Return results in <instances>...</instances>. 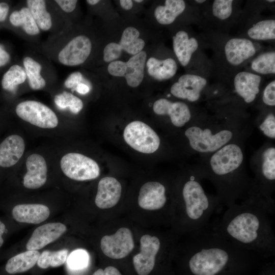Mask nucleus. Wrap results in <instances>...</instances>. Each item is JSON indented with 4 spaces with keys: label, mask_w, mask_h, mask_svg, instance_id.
Here are the masks:
<instances>
[{
    "label": "nucleus",
    "mask_w": 275,
    "mask_h": 275,
    "mask_svg": "<svg viewBox=\"0 0 275 275\" xmlns=\"http://www.w3.org/2000/svg\"><path fill=\"white\" fill-rule=\"evenodd\" d=\"M270 215L262 206L249 200L228 207L210 226L242 249L268 256L275 253V236Z\"/></svg>",
    "instance_id": "obj_1"
},
{
    "label": "nucleus",
    "mask_w": 275,
    "mask_h": 275,
    "mask_svg": "<svg viewBox=\"0 0 275 275\" xmlns=\"http://www.w3.org/2000/svg\"><path fill=\"white\" fill-rule=\"evenodd\" d=\"M187 265L193 275H219L234 264L244 262L253 253L227 240L210 226L189 233Z\"/></svg>",
    "instance_id": "obj_2"
},
{
    "label": "nucleus",
    "mask_w": 275,
    "mask_h": 275,
    "mask_svg": "<svg viewBox=\"0 0 275 275\" xmlns=\"http://www.w3.org/2000/svg\"><path fill=\"white\" fill-rule=\"evenodd\" d=\"M182 196V220L186 231L191 233L207 227L216 211V203L209 199L201 184L193 178L183 185Z\"/></svg>",
    "instance_id": "obj_3"
},
{
    "label": "nucleus",
    "mask_w": 275,
    "mask_h": 275,
    "mask_svg": "<svg viewBox=\"0 0 275 275\" xmlns=\"http://www.w3.org/2000/svg\"><path fill=\"white\" fill-rule=\"evenodd\" d=\"M125 142L133 149L143 153H152L159 148L160 139L147 124L140 121L128 124L124 129Z\"/></svg>",
    "instance_id": "obj_4"
},
{
    "label": "nucleus",
    "mask_w": 275,
    "mask_h": 275,
    "mask_svg": "<svg viewBox=\"0 0 275 275\" xmlns=\"http://www.w3.org/2000/svg\"><path fill=\"white\" fill-rule=\"evenodd\" d=\"M60 166L67 177L76 181L95 179L100 175V168L97 162L80 153L65 154L61 160Z\"/></svg>",
    "instance_id": "obj_5"
},
{
    "label": "nucleus",
    "mask_w": 275,
    "mask_h": 275,
    "mask_svg": "<svg viewBox=\"0 0 275 275\" xmlns=\"http://www.w3.org/2000/svg\"><path fill=\"white\" fill-rule=\"evenodd\" d=\"M15 113L20 119L42 128H53L59 123L54 112L44 104L34 100L18 103Z\"/></svg>",
    "instance_id": "obj_6"
},
{
    "label": "nucleus",
    "mask_w": 275,
    "mask_h": 275,
    "mask_svg": "<svg viewBox=\"0 0 275 275\" xmlns=\"http://www.w3.org/2000/svg\"><path fill=\"white\" fill-rule=\"evenodd\" d=\"M191 147L200 152H211L226 145L232 137V133L228 130H222L213 134L209 129L203 130L192 126L185 131Z\"/></svg>",
    "instance_id": "obj_7"
},
{
    "label": "nucleus",
    "mask_w": 275,
    "mask_h": 275,
    "mask_svg": "<svg viewBox=\"0 0 275 275\" xmlns=\"http://www.w3.org/2000/svg\"><path fill=\"white\" fill-rule=\"evenodd\" d=\"M146 59L147 53L142 50L127 62L116 60L111 62L107 70L112 76L124 77L129 87L136 88L144 79Z\"/></svg>",
    "instance_id": "obj_8"
},
{
    "label": "nucleus",
    "mask_w": 275,
    "mask_h": 275,
    "mask_svg": "<svg viewBox=\"0 0 275 275\" xmlns=\"http://www.w3.org/2000/svg\"><path fill=\"white\" fill-rule=\"evenodd\" d=\"M138 30L128 26L123 31L118 43L111 42L103 49V60L106 62H112L121 57L123 51L132 56L142 51L145 46L144 40L140 38Z\"/></svg>",
    "instance_id": "obj_9"
},
{
    "label": "nucleus",
    "mask_w": 275,
    "mask_h": 275,
    "mask_svg": "<svg viewBox=\"0 0 275 275\" xmlns=\"http://www.w3.org/2000/svg\"><path fill=\"white\" fill-rule=\"evenodd\" d=\"M134 246L133 235L130 229L122 227L111 235H105L101 239L100 247L106 256L114 259L126 257Z\"/></svg>",
    "instance_id": "obj_10"
},
{
    "label": "nucleus",
    "mask_w": 275,
    "mask_h": 275,
    "mask_svg": "<svg viewBox=\"0 0 275 275\" xmlns=\"http://www.w3.org/2000/svg\"><path fill=\"white\" fill-rule=\"evenodd\" d=\"M243 159L240 148L236 144L224 146L211 157V168L217 176L226 175L238 169Z\"/></svg>",
    "instance_id": "obj_11"
},
{
    "label": "nucleus",
    "mask_w": 275,
    "mask_h": 275,
    "mask_svg": "<svg viewBox=\"0 0 275 275\" xmlns=\"http://www.w3.org/2000/svg\"><path fill=\"white\" fill-rule=\"evenodd\" d=\"M161 244L160 239L156 236L144 235L141 237L140 252L133 258V264L138 274L148 275L152 271Z\"/></svg>",
    "instance_id": "obj_12"
},
{
    "label": "nucleus",
    "mask_w": 275,
    "mask_h": 275,
    "mask_svg": "<svg viewBox=\"0 0 275 275\" xmlns=\"http://www.w3.org/2000/svg\"><path fill=\"white\" fill-rule=\"evenodd\" d=\"M91 50L90 39L85 35H78L71 40L60 51L58 59L64 65L77 66L86 61Z\"/></svg>",
    "instance_id": "obj_13"
},
{
    "label": "nucleus",
    "mask_w": 275,
    "mask_h": 275,
    "mask_svg": "<svg viewBox=\"0 0 275 275\" xmlns=\"http://www.w3.org/2000/svg\"><path fill=\"white\" fill-rule=\"evenodd\" d=\"M207 84L205 78L194 74H184L171 88V94L176 97L194 102L199 99L201 92Z\"/></svg>",
    "instance_id": "obj_14"
},
{
    "label": "nucleus",
    "mask_w": 275,
    "mask_h": 275,
    "mask_svg": "<svg viewBox=\"0 0 275 275\" xmlns=\"http://www.w3.org/2000/svg\"><path fill=\"white\" fill-rule=\"evenodd\" d=\"M167 202L165 186L158 182L145 183L141 188L138 197L140 207L148 210L162 209Z\"/></svg>",
    "instance_id": "obj_15"
},
{
    "label": "nucleus",
    "mask_w": 275,
    "mask_h": 275,
    "mask_svg": "<svg viewBox=\"0 0 275 275\" xmlns=\"http://www.w3.org/2000/svg\"><path fill=\"white\" fill-rule=\"evenodd\" d=\"M67 230L66 226L61 223H51L37 228L26 243L28 250H38L54 241Z\"/></svg>",
    "instance_id": "obj_16"
},
{
    "label": "nucleus",
    "mask_w": 275,
    "mask_h": 275,
    "mask_svg": "<svg viewBox=\"0 0 275 275\" xmlns=\"http://www.w3.org/2000/svg\"><path fill=\"white\" fill-rule=\"evenodd\" d=\"M27 172L23 178V185L29 189H37L42 186L47 180V167L44 158L34 153L26 161Z\"/></svg>",
    "instance_id": "obj_17"
},
{
    "label": "nucleus",
    "mask_w": 275,
    "mask_h": 275,
    "mask_svg": "<svg viewBox=\"0 0 275 275\" xmlns=\"http://www.w3.org/2000/svg\"><path fill=\"white\" fill-rule=\"evenodd\" d=\"M153 109L157 115L169 116L172 124L176 127L183 126L191 117L190 110L185 103L173 102L164 98L156 100Z\"/></svg>",
    "instance_id": "obj_18"
},
{
    "label": "nucleus",
    "mask_w": 275,
    "mask_h": 275,
    "mask_svg": "<svg viewBox=\"0 0 275 275\" xmlns=\"http://www.w3.org/2000/svg\"><path fill=\"white\" fill-rule=\"evenodd\" d=\"M25 143L21 136L11 134L0 143V168L8 169L15 166L22 157Z\"/></svg>",
    "instance_id": "obj_19"
},
{
    "label": "nucleus",
    "mask_w": 275,
    "mask_h": 275,
    "mask_svg": "<svg viewBox=\"0 0 275 275\" xmlns=\"http://www.w3.org/2000/svg\"><path fill=\"white\" fill-rule=\"evenodd\" d=\"M121 192V185L116 178L104 177L98 183L95 204L100 209L113 207L119 202Z\"/></svg>",
    "instance_id": "obj_20"
},
{
    "label": "nucleus",
    "mask_w": 275,
    "mask_h": 275,
    "mask_svg": "<svg viewBox=\"0 0 275 275\" xmlns=\"http://www.w3.org/2000/svg\"><path fill=\"white\" fill-rule=\"evenodd\" d=\"M227 61L237 66L253 57L256 48L253 42L245 38H232L228 40L225 46Z\"/></svg>",
    "instance_id": "obj_21"
},
{
    "label": "nucleus",
    "mask_w": 275,
    "mask_h": 275,
    "mask_svg": "<svg viewBox=\"0 0 275 275\" xmlns=\"http://www.w3.org/2000/svg\"><path fill=\"white\" fill-rule=\"evenodd\" d=\"M50 215L48 207L39 204H18L12 209V216L18 222L38 224L45 221Z\"/></svg>",
    "instance_id": "obj_22"
},
{
    "label": "nucleus",
    "mask_w": 275,
    "mask_h": 275,
    "mask_svg": "<svg viewBox=\"0 0 275 275\" xmlns=\"http://www.w3.org/2000/svg\"><path fill=\"white\" fill-rule=\"evenodd\" d=\"M261 81L260 76L246 71L237 74L234 78V85L237 94L246 103L253 102L259 92Z\"/></svg>",
    "instance_id": "obj_23"
},
{
    "label": "nucleus",
    "mask_w": 275,
    "mask_h": 275,
    "mask_svg": "<svg viewBox=\"0 0 275 275\" xmlns=\"http://www.w3.org/2000/svg\"><path fill=\"white\" fill-rule=\"evenodd\" d=\"M173 49L180 64L186 66L189 63L193 53L198 48V42L194 37L189 38L184 31L178 32L173 37Z\"/></svg>",
    "instance_id": "obj_24"
},
{
    "label": "nucleus",
    "mask_w": 275,
    "mask_h": 275,
    "mask_svg": "<svg viewBox=\"0 0 275 275\" xmlns=\"http://www.w3.org/2000/svg\"><path fill=\"white\" fill-rule=\"evenodd\" d=\"M146 66L149 75L159 81L171 78L177 70V64L172 58L159 60L151 57L146 62Z\"/></svg>",
    "instance_id": "obj_25"
},
{
    "label": "nucleus",
    "mask_w": 275,
    "mask_h": 275,
    "mask_svg": "<svg viewBox=\"0 0 275 275\" xmlns=\"http://www.w3.org/2000/svg\"><path fill=\"white\" fill-rule=\"evenodd\" d=\"M40 255L37 250H28L19 254L9 259L5 269L10 274L26 271L36 264Z\"/></svg>",
    "instance_id": "obj_26"
},
{
    "label": "nucleus",
    "mask_w": 275,
    "mask_h": 275,
    "mask_svg": "<svg viewBox=\"0 0 275 275\" xmlns=\"http://www.w3.org/2000/svg\"><path fill=\"white\" fill-rule=\"evenodd\" d=\"M183 0H166L164 5L157 6L154 10V16L158 23L168 25L173 23L185 10Z\"/></svg>",
    "instance_id": "obj_27"
},
{
    "label": "nucleus",
    "mask_w": 275,
    "mask_h": 275,
    "mask_svg": "<svg viewBox=\"0 0 275 275\" xmlns=\"http://www.w3.org/2000/svg\"><path fill=\"white\" fill-rule=\"evenodd\" d=\"M9 20L13 25L21 26L28 35L33 36L40 33L39 28L27 7L22 8L19 11H13Z\"/></svg>",
    "instance_id": "obj_28"
},
{
    "label": "nucleus",
    "mask_w": 275,
    "mask_h": 275,
    "mask_svg": "<svg viewBox=\"0 0 275 275\" xmlns=\"http://www.w3.org/2000/svg\"><path fill=\"white\" fill-rule=\"evenodd\" d=\"M26 5L38 28L43 31L49 30L52 26V20L46 10L45 1L28 0Z\"/></svg>",
    "instance_id": "obj_29"
},
{
    "label": "nucleus",
    "mask_w": 275,
    "mask_h": 275,
    "mask_svg": "<svg viewBox=\"0 0 275 275\" xmlns=\"http://www.w3.org/2000/svg\"><path fill=\"white\" fill-rule=\"evenodd\" d=\"M23 64L31 88L35 90L44 88L46 86V81L40 74L41 65L29 57L23 59Z\"/></svg>",
    "instance_id": "obj_30"
},
{
    "label": "nucleus",
    "mask_w": 275,
    "mask_h": 275,
    "mask_svg": "<svg viewBox=\"0 0 275 275\" xmlns=\"http://www.w3.org/2000/svg\"><path fill=\"white\" fill-rule=\"evenodd\" d=\"M26 78L24 69L18 65H13L4 74L1 84L5 90L14 92L16 86L23 83Z\"/></svg>",
    "instance_id": "obj_31"
},
{
    "label": "nucleus",
    "mask_w": 275,
    "mask_h": 275,
    "mask_svg": "<svg viewBox=\"0 0 275 275\" xmlns=\"http://www.w3.org/2000/svg\"><path fill=\"white\" fill-rule=\"evenodd\" d=\"M249 36L255 40H266L275 39V20L267 19L257 22L248 31Z\"/></svg>",
    "instance_id": "obj_32"
},
{
    "label": "nucleus",
    "mask_w": 275,
    "mask_h": 275,
    "mask_svg": "<svg viewBox=\"0 0 275 275\" xmlns=\"http://www.w3.org/2000/svg\"><path fill=\"white\" fill-rule=\"evenodd\" d=\"M68 251L63 249L55 251H44L39 256L37 262V265L43 269L51 266L59 267L63 265L67 260Z\"/></svg>",
    "instance_id": "obj_33"
},
{
    "label": "nucleus",
    "mask_w": 275,
    "mask_h": 275,
    "mask_svg": "<svg viewBox=\"0 0 275 275\" xmlns=\"http://www.w3.org/2000/svg\"><path fill=\"white\" fill-rule=\"evenodd\" d=\"M251 68L262 74L275 73V52H266L259 54L252 62Z\"/></svg>",
    "instance_id": "obj_34"
},
{
    "label": "nucleus",
    "mask_w": 275,
    "mask_h": 275,
    "mask_svg": "<svg viewBox=\"0 0 275 275\" xmlns=\"http://www.w3.org/2000/svg\"><path fill=\"white\" fill-rule=\"evenodd\" d=\"M54 102L61 109L69 108L71 113L77 114L82 109V100L71 93L64 91L54 96Z\"/></svg>",
    "instance_id": "obj_35"
},
{
    "label": "nucleus",
    "mask_w": 275,
    "mask_h": 275,
    "mask_svg": "<svg viewBox=\"0 0 275 275\" xmlns=\"http://www.w3.org/2000/svg\"><path fill=\"white\" fill-rule=\"evenodd\" d=\"M262 175L266 180L272 182L275 179V149L267 148L263 154Z\"/></svg>",
    "instance_id": "obj_36"
},
{
    "label": "nucleus",
    "mask_w": 275,
    "mask_h": 275,
    "mask_svg": "<svg viewBox=\"0 0 275 275\" xmlns=\"http://www.w3.org/2000/svg\"><path fill=\"white\" fill-rule=\"evenodd\" d=\"M89 256L87 252L82 249L73 251L67 258L68 266L72 269H81L87 266Z\"/></svg>",
    "instance_id": "obj_37"
},
{
    "label": "nucleus",
    "mask_w": 275,
    "mask_h": 275,
    "mask_svg": "<svg viewBox=\"0 0 275 275\" xmlns=\"http://www.w3.org/2000/svg\"><path fill=\"white\" fill-rule=\"evenodd\" d=\"M232 0H215L212 5L213 15L221 20L228 18L232 12Z\"/></svg>",
    "instance_id": "obj_38"
},
{
    "label": "nucleus",
    "mask_w": 275,
    "mask_h": 275,
    "mask_svg": "<svg viewBox=\"0 0 275 275\" xmlns=\"http://www.w3.org/2000/svg\"><path fill=\"white\" fill-rule=\"evenodd\" d=\"M260 129L268 137L275 138V117L272 114H269L260 125Z\"/></svg>",
    "instance_id": "obj_39"
},
{
    "label": "nucleus",
    "mask_w": 275,
    "mask_h": 275,
    "mask_svg": "<svg viewBox=\"0 0 275 275\" xmlns=\"http://www.w3.org/2000/svg\"><path fill=\"white\" fill-rule=\"evenodd\" d=\"M263 101L270 106L275 105V81L269 83L265 88L263 94Z\"/></svg>",
    "instance_id": "obj_40"
},
{
    "label": "nucleus",
    "mask_w": 275,
    "mask_h": 275,
    "mask_svg": "<svg viewBox=\"0 0 275 275\" xmlns=\"http://www.w3.org/2000/svg\"><path fill=\"white\" fill-rule=\"evenodd\" d=\"M82 74L79 71L72 73L65 80L64 86L69 89L75 88L81 81Z\"/></svg>",
    "instance_id": "obj_41"
},
{
    "label": "nucleus",
    "mask_w": 275,
    "mask_h": 275,
    "mask_svg": "<svg viewBox=\"0 0 275 275\" xmlns=\"http://www.w3.org/2000/svg\"><path fill=\"white\" fill-rule=\"evenodd\" d=\"M55 2L65 12L70 13L75 8L77 1L76 0H56Z\"/></svg>",
    "instance_id": "obj_42"
},
{
    "label": "nucleus",
    "mask_w": 275,
    "mask_h": 275,
    "mask_svg": "<svg viewBox=\"0 0 275 275\" xmlns=\"http://www.w3.org/2000/svg\"><path fill=\"white\" fill-rule=\"evenodd\" d=\"M92 275H122L117 268L115 267L109 266L104 270L99 268Z\"/></svg>",
    "instance_id": "obj_43"
},
{
    "label": "nucleus",
    "mask_w": 275,
    "mask_h": 275,
    "mask_svg": "<svg viewBox=\"0 0 275 275\" xmlns=\"http://www.w3.org/2000/svg\"><path fill=\"white\" fill-rule=\"evenodd\" d=\"M9 10L8 4L5 2L0 3V21H4L7 18Z\"/></svg>",
    "instance_id": "obj_44"
},
{
    "label": "nucleus",
    "mask_w": 275,
    "mask_h": 275,
    "mask_svg": "<svg viewBox=\"0 0 275 275\" xmlns=\"http://www.w3.org/2000/svg\"><path fill=\"white\" fill-rule=\"evenodd\" d=\"M10 56L9 53L3 49L0 51V67L7 64L10 61Z\"/></svg>",
    "instance_id": "obj_45"
},
{
    "label": "nucleus",
    "mask_w": 275,
    "mask_h": 275,
    "mask_svg": "<svg viewBox=\"0 0 275 275\" xmlns=\"http://www.w3.org/2000/svg\"><path fill=\"white\" fill-rule=\"evenodd\" d=\"M74 90L80 94L85 95L89 92L90 89L87 85L80 82L76 85Z\"/></svg>",
    "instance_id": "obj_46"
},
{
    "label": "nucleus",
    "mask_w": 275,
    "mask_h": 275,
    "mask_svg": "<svg viewBox=\"0 0 275 275\" xmlns=\"http://www.w3.org/2000/svg\"><path fill=\"white\" fill-rule=\"evenodd\" d=\"M119 3L121 7L124 10H129L133 7V1L131 0H120Z\"/></svg>",
    "instance_id": "obj_47"
},
{
    "label": "nucleus",
    "mask_w": 275,
    "mask_h": 275,
    "mask_svg": "<svg viewBox=\"0 0 275 275\" xmlns=\"http://www.w3.org/2000/svg\"><path fill=\"white\" fill-rule=\"evenodd\" d=\"M6 230L5 224L0 221V248L2 246L4 243V240L2 235Z\"/></svg>",
    "instance_id": "obj_48"
},
{
    "label": "nucleus",
    "mask_w": 275,
    "mask_h": 275,
    "mask_svg": "<svg viewBox=\"0 0 275 275\" xmlns=\"http://www.w3.org/2000/svg\"><path fill=\"white\" fill-rule=\"evenodd\" d=\"M88 4H89L90 5H95L99 3L100 1L99 0H87L86 1Z\"/></svg>",
    "instance_id": "obj_49"
},
{
    "label": "nucleus",
    "mask_w": 275,
    "mask_h": 275,
    "mask_svg": "<svg viewBox=\"0 0 275 275\" xmlns=\"http://www.w3.org/2000/svg\"><path fill=\"white\" fill-rule=\"evenodd\" d=\"M205 2V0H196V2H197L198 3H204Z\"/></svg>",
    "instance_id": "obj_50"
},
{
    "label": "nucleus",
    "mask_w": 275,
    "mask_h": 275,
    "mask_svg": "<svg viewBox=\"0 0 275 275\" xmlns=\"http://www.w3.org/2000/svg\"><path fill=\"white\" fill-rule=\"evenodd\" d=\"M134 2H136V3H142L143 1L142 0H135L134 1Z\"/></svg>",
    "instance_id": "obj_51"
},
{
    "label": "nucleus",
    "mask_w": 275,
    "mask_h": 275,
    "mask_svg": "<svg viewBox=\"0 0 275 275\" xmlns=\"http://www.w3.org/2000/svg\"><path fill=\"white\" fill-rule=\"evenodd\" d=\"M266 1L268 2H270V3L274 2V0H268V1Z\"/></svg>",
    "instance_id": "obj_52"
},
{
    "label": "nucleus",
    "mask_w": 275,
    "mask_h": 275,
    "mask_svg": "<svg viewBox=\"0 0 275 275\" xmlns=\"http://www.w3.org/2000/svg\"><path fill=\"white\" fill-rule=\"evenodd\" d=\"M3 49L2 46L0 45V51Z\"/></svg>",
    "instance_id": "obj_53"
}]
</instances>
